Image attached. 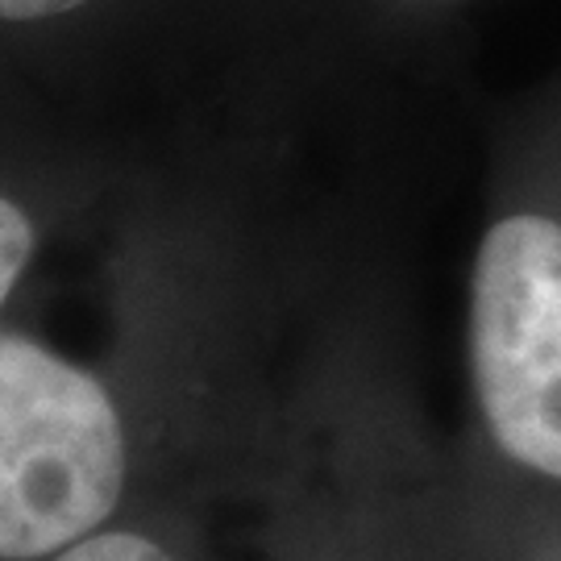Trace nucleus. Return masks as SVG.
Listing matches in <instances>:
<instances>
[{
    "mask_svg": "<svg viewBox=\"0 0 561 561\" xmlns=\"http://www.w3.org/2000/svg\"><path fill=\"white\" fill-rule=\"evenodd\" d=\"M125 442L88 370L0 333V558H46L117 507Z\"/></svg>",
    "mask_w": 561,
    "mask_h": 561,
    "instance_id": "nucleus-1",
    "label": "nucleus"
},
{
    "mask_svg": "<svg viewBox=\"0 0 561 561\" xmlns=\"http://www.w3.org/2000/svg\"><path fill=\"white\" fill-rule=\"evenodd\" d=\"M470 358L482 416L507 458L561 479V225L486 229L470 283Z\"/></svg>",
    "mask_w": 561,
    "mask_h": 561,
    "instance_id": "nucleus-2",
    "label": "nucleus"
},
{
    "mask_svg": "<svg viewBox=\"0 0 561 561\" xmlns=\"http://www.w3.org/2000/svg\"><path fill=\"white\" fill-rule=\"evenodd\" d=\"M30 254H34V229H30L18 204H9L0 196V300L13 291V283L21 279Z\"/></svg>",
    "mask_w": 561,
    "mask_h": 561,
    "instance_id": "nucleus-3",
    "label": "nucleus"
},
{
    "mask_svg": "<svg viewBox=\"0 0 561 561\" xmlns=\"http://www.w3.org/2000/svg\"><path fill=\"white\" fill-rule=\"evenodd\" d=\"M55 561H171L154 541L134 537V533H101V537H83Z\"/></svg>",
    "mask_w": 561,
    "mask_h": 561,
    "instance_id": "nucleus-4",
    "label": "nucleus"
},
{
    "mask_svg": "<svg viewBox=\"0 0 561 561\" xmlns=\"http://www.w3.org/2000/svg\"><path fill=\"white\" fill-rule=\"evenodd\" d=\"M83 0H0V18L4 21H34V18H55L67 13Z\"/></svg>",
    "mask_w": 561,
    "mask_h": 561,
    "instance_id": "nucleus-5",
    "label": "nucleus"
}]
</instances>
